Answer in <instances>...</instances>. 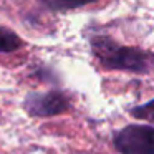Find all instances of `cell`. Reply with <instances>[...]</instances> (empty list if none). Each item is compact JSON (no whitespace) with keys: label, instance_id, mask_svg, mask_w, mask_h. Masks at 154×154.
Returning <instances> with one entry per match:
<instances>
[{"label":"cell","instance_id":"cell-1","mask_svg":"<svg viewBox=\"0 0 154 154\" xmlns=\"http://www.w3.org/2000/svg\"><path fill=\"white\" fill-rule=\"evenodd\" d=\"M91 50L108 70H121L146 75L154 70V53L134 47L118 45L109 37H93Z\"/></svg>","mask_w":154,"mask_h":154},{"label":"cell","instance_id":"cell-2","mask_svg":"<svg viewBox=\"0 0 154 154\" xmlns=\"http://www.w3.org/2000/svg\"><path fill=\"white\" fill-rule=\"evenodd\" d=\"M119 154H154V124H128L114 134Z\"/></svg>","mask_w":154,"mask_h":154},{"label":"cell","instance_id":"cell-5","mask_svg":"<svg viewBox=\"0 0 154 154\" xmlns=\"http://www.w3.org/2000/svg\"><path fill=\"white\" fill-rule=\"evenodd\" d=\"M22 45L20 38L17 37V33H14L12 30L5 27H0V53H10V51L18 50Z\"/></svg>","mask_w":154,"mask_h":154},{"label":"cell","instance_id":"cell-6","mask_svg":"<svg viewBox=\"0 0 154 154\" xmlns=\"http://www.w3.org/2000/svg\"><path fill=\"white\" fill-rule=\"evenodd\" d=\"M131 116L136 118V119H143L147 121L149 124H154V100L147 101L144 104L131 108Z\"/></svg>","mask_w":154,"mask_h":154},{"label":"cell","instance_id":"cell-3","mask_svg":"<svg viewBox=\"0 0 154 154\" xmlns=\"http://www.w3.org/2000/svg\"><path fill=\"white\" fill-rule=\"evenodd\" d=\"M23 108L30 116H57L70 109V98L58 90L45 91V93H28L23 100Z\"/></svg>","mask_w":154,"mask_h":154},{"label":"cell","instance_id":"cell-4","mask_svg":"<svg viewBox=\"0 0 154 154\" xmlns=\"http://www.w3.org/2000/svg\"><path fill=\"white\" fill-rule=\"evenodd\" d=\"M47 8L55 12H63V10H73V8H80L85 5L94 4L96 0H40Z\"/></svg>","mask_w":154,"mask_h":154}]
</instances>
